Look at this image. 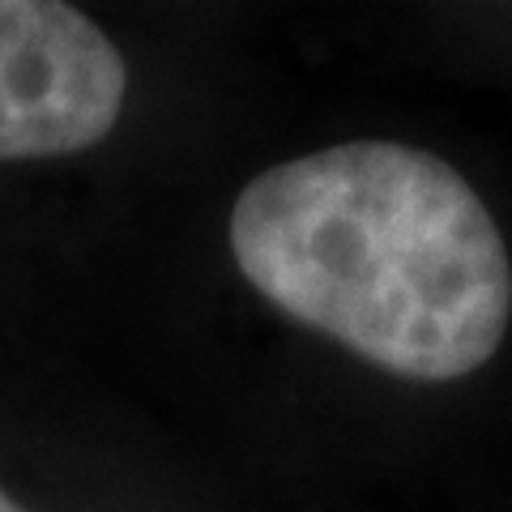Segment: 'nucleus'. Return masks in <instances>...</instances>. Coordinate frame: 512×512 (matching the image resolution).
Returning <instances> with one entry per match:
<instances>
[{"mask_svg": "<svg viewBox=\"0 0 512 512\" xmlns=\"http://www.w3.org/2000/svg\"><path fill=\"white\" fill-rule=\"evenodd\" d=\"M235 265L274 308L406 380H457L500 350L512 265L444 158L346 141L261 171L231 210Z\"/></svg>", "mask_w": 512, "mask_h": 512, "instance_id": "obj_1", "label": "nucleus"}, {"mask_svg": "<svg viewBox=\"0 0 512 512\" xmlns=\"http://www.w3.org/2000/svg\"><path fill=\"white\" fill-rule=\"evenodd\" d=\"M124 94V56L82 9L0 0V163L103 141Z\"/></svg>", "mask_w": 512, "mask_h": 512, "instance_id": "obj_2", "label": "nucleus"}, {"mask_svg": "<svg viewBox=\"0 0 512 512\" xmlns=\"http://www.w3.org/2000/svg\"><path fill=\"white\" fill-rule=\"evenodd\" d=\"M0 512H26V508H18V504H13L5 491H0Z\"/></svg>", "mask_w": 512, "mask_h": 512, "instance_id": "obj_3", "label": "nucleus"}]
</instances>
